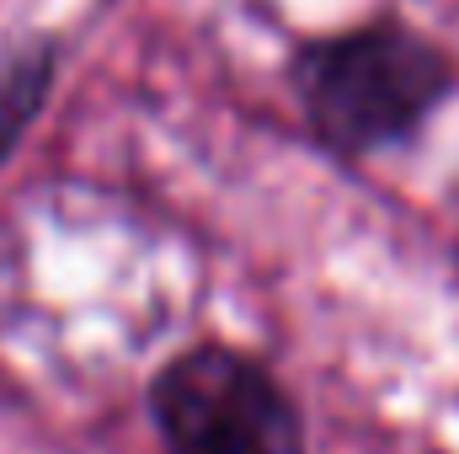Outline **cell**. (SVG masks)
Masks as SVG:
<instances>
[{
  "instance_id": "6da1fadb",
  "label": "cell",
  "mask_w": 459,
  "mask_h": 454,
  "mask_svg": "<svg viewBox=\"0 0 459 454\" xmlns=\"http://www.w3.org/2000/svg\"><path fill=\"white\" fill-rule=\"evenodd\" d=\"M299 86L316 128L337 150H374L422 123V113L449 86V70L422 38L374 27L321 43L305 59Z\"/></svg>"
},
{
  "instance_id": "7a4b0ae2",
  "label": "cell",
  "mask_w": 459,
  "mask_h": 454,
  "mask_svg": "<svg viewBox=\"0 0 459 454\" xmlns=\"http://www.w3.org/2000/svg\"><path fill=\"white\" fill-rule=\"evenodd\" d=\"M155 417L171 454H305L294 401L230 347L177 358L155 385Z\"/></svg>"
}]
</instances>
